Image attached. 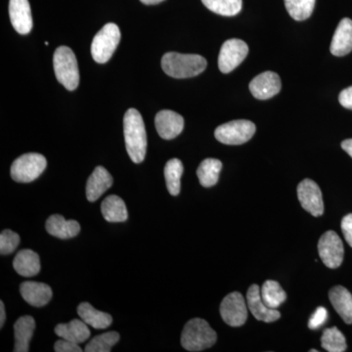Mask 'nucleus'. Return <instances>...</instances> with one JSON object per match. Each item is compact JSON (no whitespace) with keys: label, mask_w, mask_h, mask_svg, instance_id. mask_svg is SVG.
Wrapping results in <instances>:
<instances>
[{"label":"nucleus","mask_w":352,"mask_h":352,"mask_svg":"<svg viewBox=\"0 0 352 352\" xmlns=\"http://www.w3.org/2000/svg\"><path fill=\"white\" fill-rule=\"evenodd\" d=\"M78 314L88 326L97 329V330L108 328L113 322L112 316L110 314L95 309L88 302H82L78 305Z\"/></svg>","instance_id":"24"},{"label":"nucleus","mask_w":352,"mask_h":352,"mask_svg":"<svg viewBox=\"0 0 352 352\" xmlns=\"http://www.w3.org/2000/svg\"><path fill=\"white\" fill-rule=\"evenodd\" d=\"M256 131V124L251 120H237L217 127L214 136L223 144L242 145L251 140Z\"/></svg>","instance_id":"7"},{"label":"nucleus","mask_w":352,"mask_h":352,"mask_svg":"<svg viewBox=\"0 0 352 352\" xmlns=\"http://www.w3.org/2000/svg\"><path fill=\"white\" fill-rule=\"evenodd\" d=\"M20 244V236L12 230H4L0 234V254H12Z\"/></svg>","instance_id":"33"},{"label":"nucleus","mask_w":352,"mask_h":352,"mask_svg":"<svg viewBox=\"0 0 352 352\" xmlns=\"http://www.w3.org/2000/svg\"><path fill=\"white\" fill-rule=\"evenodd\" d=\"M143 4H146V6H155V4L161 3V2L164 1V0H140Z\"/></svg>","instance_id":"40"},{"label":"nucleus","mask_w":352,"mask_h":352,"mask_svg":"<svg viewBox=\"0 0 352 352\" xmlns=\"http://www.w3.org/2000/svg\"><path fill=\"white\" fill-rule=\"evenodd\" d=\"M184 171L182 162L178 159H171L164 166V178H166V188L170 195L177 196L182 187V176Z\"/></svg>","instance_id":"28"},{"label":"nucleus","mask_w":352,"mask_h":352,"mask_svg":"<svg viewBox=\"0 0 352 352\" xmlns=\"http://www.w3.org/2000/svg\"><path fill=\"white\" fill-rule=\"evenodd\" d=\"M319 256L323 263L331 270L340 267L344 261V244L335 231L324 233L318 242Z\"/></svg>","instance_id":"9"},{"label":"nucleus","mask_w":352,"mask_h":352,"mask_svg":"<svg viewBox=\"0 0 352 352\" xmlns=\"http://www.w3.org/2000/svg\"><path fill=\"white\" fill-rule=\"evenodd\" d=\"M208 62L201 55L168 52L162 59V68L166 75L175 78L199 76L207 68Z\"/></svg>","instance_id":"2"},{"label":"nucleus","mask_w":352,"mask_h":352,"mask_svg":"<svg viewBox=\"0 0 352 352\" xmlns=\"http://www.w3.org/2000/svg\"><path fill=\"white\" fill-rule=\"evenodd\" d=\"M217 340V333L204 319H192L183 329L182 344L188 351H205L214 346Z\"/></svg>","instance_id":"3"},{"label":"nucleus","mask_w":352,"mask_h":352,"mask_svg":"<svg viewBox=\"0 0 352 352\" xmlns=\"http://www.w3.org/2000/svg\"><path fill=\"white\" fill-rule=\"evenodd\" d=\"M155 126L162 138L170 140L182 133L184 129V119L173 111L163 110L157 113Z\"/></svg>","instance_id":"13"},{"label":"nucleus","mask_w":352,"mask_h":352,"mask_svg":"<svg viewBox=\"0 0 352 352\" xmlns=\"http://www.w3.org/2000/svg\"><path fill=\"white\" fill-rule=\"evenodd\" d=\"M247 302L252 314L259 321L271 323V322L277 321L281 317V314L277 309H272L264 303L258 285H252L248 289Z\"/></svg>","instance_id":"14"},{"label":"nucleus","mask_w":352,"mask_h":352,"mask_svg":"<svg viewBox=\"0 0 352 352\" xmlns=\"http://www.w3.org/2000/svg\"><path fill=\"white\" fill-rule=\"evenodd\" d=\"M46 231L59 239H71L80 231V226L76 220H67L63 215L53 214L46 220Z\"/></svg>","instance_id":"19"},{"label":"nucleus","mask_w":352,"mask_h":352,"mask_svg":"<svg viewBox=\"0 0 352 352\" xmlns=\"http://www.w3.org/2000/svg\"><path fill=\"white\" fill-rule=\"evenodd\" d=\"M36 329V321L29 315L20 317L14 325V337H15V352L29 351V344Z\"/></svg>","instance_id":"20"},{"label":"nucleus","mask_w":352,"mask_h":352,"mask_svg":"<svg viewBox=\"0 0 352 352\" xmlns=\"http://www.w3.org/2000/svg\"><path fill=\"white\" fill-rule=\"evenodd\" d=\"M13 266L21 276H36L41 270V259L38 254L32 250H22L14 258Z\"/></svg>","instance_id":"23"},{"label":"nucleus","mask_w":352,"mask_h":352,"mask_svg":"<svg viewBox=\"0 0 352 352\" xmlns=\"http://www.w3.org/2000/svg\"><path fill=\"white\" fill-rule=\"evenodd\" d=\"M342 148L352 157V139H346L342 141Z\"/></svg>","instance_id":"38"},{"label":"nucleus","mask_w":352,"mask_h":352,"mask_svg":"<svg viewBox=\"0 0 352 352\" xmlns=\"http://www.w3.org/2000/svg\"><path fill=\"white\" fill-rule=\"evenodd\" d=\"M298 197L300 205L314 217H320L324 212L323 197L318 185L311 179H305L298 184Z\"/></svg>","instance_id":"11"},{"label":"nucleus","mask_w":352,"mask_h":352,"mask_svg":"<svg viewBox=\"0 0 352 352\" xmlns=\"http://www.w3.org/2000/svg\"><path fill=\"white\" fill-rule=\"evenodd\" d=\"M339 101L342 107L352 110V87H347L340 92Z\"/></svg>","instance_id":"37"},{"label":"nucleus","mask_w":352,"mask_h":352,"mask_svg":"<svg viewBox=\"0 0 352 352\" xmlns=\"http://www.w3.org/2000/svg\"><path fill=\"white\" fill-rule=\"evenodd\" d=\"M327 320V309L322 307H317L314 314L311 315V317H310L309 321H308V328L311 329V330H317V329L323 326Z\"/></svg>","instance_id":"34"},{"label":"nucleus","mask_w":352,"mask_h":352,"mask_svg":"<svg viewBox=\"0 0 352 352\" xmlns=\"http://www.w3.org/2000/svg\"><path fill=\"white\" fill-rule=\"evenodd\" d=\"M330 50L333 56L337 57L346 56L351 52L352 20L344 18L340 21L335 34H333Z\"/></svg>","instance_id":"16"},{"label":"nucleus","mask_w":352,"mask_h":352,"mask_svg":"<svg viewBox=\"0 0 352 352\" xmlns=\"http://www.w3.org/2000/svg\"><path fill=\"white\" fill-rule=\"evenodd\" d=\"M6 307H4L3 302H0V328L3 327L4 322H6Z\"/></svg>","instance_id":"39"},{"label":"nucleus","mask_w":352,"mask_h":352,"mask_svg":"<svg viewBox=\"0 0 352 352\" xmlns=\"http://www.w3.org/2000/svg\"><path fill=\"white\" fill-rule=\"evenodd\" d=\"M208 10L219 15L232 17L242 10V0H201Z\"/></svg>","instance_id":"29"},{"label":"nucleus","mask_w":352,"mask_h":352,"mask_svg":"<svg viewBox=\"0 0 352 352\" xmlns=\"http://www.w3.org/2000/svg\"><path fill=\"white\" fill-rule=\"evenodd\" d=\"M120 340L119 333L108 332L94 338L85 346L87 352H110Z\"/></svg>","instance_id":"32"},{"label":"nucleus","mask_w":352,"mask_h":352,"mask_svg":"<svg viewBox=\"0 0 352 352\" xmlns=\"http://www.w3.org/2000/svg\"><path fill=\"white\" fill-rule=\"evenodd\" d=\"M250 90L256 99L267 100L279 94L281 90V80L274 72H264L252 80Z\"/></svg>","instance_id":"12"},{"label":"nucleus","mask_w":352,"mask_h":352,"mask_svg":"<svg viewBox=\"0 0 352 352\" xmlns=\"http://www.w3.org/2000/svg\"><path fill=\"white\" fill-rule=\"evenodd\" d=\"M321 346L329 352L346 351V338L337 327L326 329L321 338Z\"/></svg>","instance_id":"30"},{"label":"nucleus","mask_w":352,"mask_h":352,"mask_svg":"<svg viewBox=\"0 0 352 352\" xmlns=\"http://www.w3.org/2000/svg\"><path fill=\"white\" fill-rule=\"evenodd\" d=\"M124 134L127 154L131 161L142 163L147 150V135L142 116L136 109H129L124 115Z\"/></svg>","instance_id":"1"},{"label":"nucleus","mask_w":352,"mask_h":352,"mask_svg":"<svg viewBox=\"0 0 352 352\" xmlns=\"http://www.w3.org/2000/svg\"><path fill=\"white\" fill-rule=\"evenodd\" d=\"M119 27L109 23L97 32L91 44V54L94 61L99 64L107 63L113 56L120 41Z\"/></svg>","instance_id":"5"},{"label":"nucleus","mask_w":352,"mask_h":352,"mask_svg":"<svg viewBox=\"0 0 352 352\" xmlns=\"http://www.w3.org/2000/svg\"><path fill=\"white\" fill-rule=\"evenodd\" d=\"M113 179L110 173L103 166L95 168L87 183V197L89 201H95L109 188L112 187Z\"/></svg>","instance_id":"18"},{"label":"nucleus","mask_w":352,"mask_h":352,"mask_svg":"<svg viewBox=\"0 0 352 352\" xmlns=\"http://www.w3.org/2000/svg\"><path fill=\"white\" fill-rule=\"evenodd\" d=\"M53 67L57 80L65 88L73 91L80 83V71L75 53L67 46H60L55 50Z\"/></svg>","instance_id":"4"},{"label":"nucleus","mask_w":352,"mask_h":352,"mask_svg":"<svg viewBox=\"0 0 352 352\" xmlns=\"http://www.w3.org/2000/svg\"><path fill=\"white\" fill-rule=\"evenodd\" d=\"M287 11L296 21L307 20L314 10L316 0H284Z\"/></svg>","instance_id":"31"},{"label":"nucleus","mask_w":352,"mask_h":352,"mask_svg":"<svg viewBox=\"0 0 352 352\" xmlns=\"http://www.w3.org/2000/svg\"><path fill=\"white\" fill-rule=\"evenodd\" d=\"M222 163L217 159H206L201 162L197 170L199 182L201 186L212 187L219 182Z\"/></svg>","instance_id":"26"},{"label":"nucleus","mask_w":352,"mask_h":352,"mask_svg":"<svg viewBox=\"0 0 352 352\" xmlns=\"http://www.w3.org/2000/svg\"><path fill=\"white\" fill-rule=\"evenodd\" d=\"M249 46L241 39H228L222 44L219 56V68L223 74L231 73L245 59Z\"/></svg>","instance_id":"8"},{"label":"nucleus","mask_w":352,"mask_h":352,"mask_svg":"<svg viewBox=\"0 0 352 352\" xmlns=\"http://www.w3.org/2000/svg\"><path fill=\"white\" fill-rule=\"evenodd\" d=\"M220 315L231 327L244 325L248 319V308L242 294L234 292L227 295L220 305Z\"/></svg>","instance_id":"10"},{"label":"nucleus","mask_w":352,"mask_h":352,"mask_svg":"<svg viewBox=\"0 0 352 352\" xmlns=\"http://www.w3.org/2000/svg\"><path fill=\"white\" fill-rule=\"evenodd\" d=\"M20 293L23 298L34 307H43L52 298V289L48 285L28 281L21 284Z\"/></svg>","instance_id":"17"},{"label":"nucleus","mask_w":352,"mask_h":352,"mask_svg":"<svg viewBox=\"0 0 352 352\" xmlns=\"http://www.w3.org/2000/svg\"><path fill=\"white\" fill-rule=\"evenodd\" d=\"M55 333L61 339L69 340L78 344H82L90 337L87 324L78 319H74L67 324H59L55 328Z\"/></svg>","instance_id":"22"},{"label":"nucleus","mask_w":352,"mask_h":352,"mask_svg":"<svg viewBox=\"0 0 352 352\" xmlns=\"http://www.w3.org/2000/svg\"><path fill=\"white\" fill-rule=\"evenodd\" d=\"M104 219L109 222H124L129 217L124 200L116 195L108 196L101 205Z\"/></svg>","instance_id":"25"},{"label":"nucleus","mask_w":352,"mask_h":352,"mask_svg":"<svg viewBox=\"0 0 352 352\" xmlns=\"http://www.w3.org/2000/svg\"><path fill=\"white\" fill-rule=\"evenodd\" d=\"M9 15L14 29L20 34H28L32 29V16L29 0H10Z\"/></svg>","instance_id":"15"},{"label":"nucleus","mask_w":352,"mask_h":352,"mask_svg":"<svg viewBox=\"0 0 352 352\" xmlns=\"http://www.w3.org/2000/svg\"><path fill=\"white\" fill-rule=\"evenodd\" d=\"M261 296L264 303L272 309H278L287 300L286 292L278 282L273 280L264 282L261 289Z\"/></svg>","instance_id":"27"},{"label":"nucleus","mask_w":352,"mask_h":352,"mask_svg":"<svg viewBox=\"0 0 352 352\" xmlns=\"http://www.w3.org/2000/svg\"><path fill=\"white\" fill-rule=\"evenodd\" d=\"M310 351H311V352H318V351H317V349H310Z\"/></svg>","instance_id":"41"},{"label":"nucleus","mask_w":352,"mask_h":352,"mask_svg":"<svg viewBox=\"0 0 352 352\" xmlns=\"http://www.w3.org/2000/svg\"><path fill=\"white\" fill-rule=\"evenodd\" d=\"M47 166L45 157L38 153H28L16 159L11 166V177L16 182L30 183L36 180Z\"/></svg>","instance_id":"6"},{"label":"nucleus","mask_w":352,"mask_h":352,"mask_svg":"<svg viewBox=\"0 0 352 352\" xmlns=\"http://www.w3.org/2000/svg\"><path fill=\"white\" fill-rule=\"evenodd\" d=\"M340 227L347 244L352 248V214H347L342 219Z\"/></svg>","instance_id":"36"},{"label":"nucleus","mask_w":352,"mask_h":352,"mask_svg":"<svg viewBox=\"0 0 352 352\" xmlns=\"http://www.w3.org/2000/svg\"><path fill=\"white\" fill-rule=\"evenodd\" d=\"M54 351L56 352H82V349L80 344H76V342L61 339L55 342Z\"/></svg>","instance_id":"35"},{"label":"nucleus","mask_w":352,"mask_h":352,"mask_svg":"<svg viewBox=\"0 0 352 352\" xmlns=\"http://www.w3.org/2000/svg\"><path fill=\"white\" fill-rule=\"evenodd\" d=\"M330 302L336 311L346 324H352V295L342 286H336L329 293Z\"/></svg>","instance_id":"21"}]
</instances>
